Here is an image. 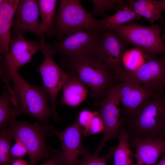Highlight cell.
Instances as JSON below:
<instances>
[{
    "mask_svg": "<svg viewBox=\"0 0 165 165\" xmlns=\"http://www.w3.org/2000/svg\"><path fill=\"white\" fill-rule=\"evenodd\" d=\"M122 119V128L128 135L129 142L137 139H164L165 91L155 93Z\"/></svg>",
    "mask_w": 165,
    "mask_h": 165,
    "instance_id": "obj_1",
    "label": "cell"
},
{
    "mask_svg": "<svg viewBox=\"0 0 165 165\" xmlns=\"http://www.w3.org/2000/svg\"><path fill=\"white\" fill-rule=\"evenodd\" d=\"M19 0H0V44L2 55H7L9 49L11 30Z\"/></svg>",
    "mask_w": 165,
    "mask_h": 165,
    "instance_id": "obj_17",
    "label": "cell"
},
{
    "mask_svg": "<svg viewBox=\"0 0 165 165\" xmlns=\"http://www.w3.org/2000/svg\"><path fill=\"white\" fill-rule=\"evenodd\" d=\"M118 139V145L113 153L114 165H132L134 154L130 148L128 135L122 128Z\"/></svg>",
    "mask_w": 165,
    "mask_h": 165,
    "instance_id": "obj_20",
    "label": "cell"
},
{
    "mask_svg": "<svg viewBox=\"0 0 165 165\" xmlns=\"http://www.w3.org/2000/svg\"><path fill=\"white\" fill-rule=\"evenodd\" d=\"M64 66L90 88L92 96L98 101L106 96L115 81L114 76L97 55L74 58Z\"/></svg>",
    "mask_w": 165,
    "mask_h": 165,
    "instance_id": "obj_3",
    "label": "cell"
},
{
    "mask_svg": "<svg viewBox=\"0 0 165 165\" xmlns=\"http://www.w3.org/2000/svg\"><path fill=\"white\" fill-rule=\"evenodd\" d=\"M8 165H30L23 158L14 159Z\"/></svg>",
    "mask_w": 165,
    "mask_h": 165,
    "instance_id": "obj_32",
    "label": "cell"
},
{
    "mask_svg": "<svg viewBox=\"0 0 165 165\" xmlns=\"http://www.w3.org/2000/svg\"><path fill=\"white\" fill-rule=\"evenodd\" d=\"M8 128L13 139H17L26 147L30 165H36L41 159L50 158L55 149L46 142L45 137L53 134V126L49 124L42 125L37 121L30 123L17 121L13 117L9 121Z\"/></svg>",
    "mask_w": 165,
    "mask_h": 165,
    "instance_id": "obj_4",
    "label": "cell"
},
{
    "mask_svg": "<svg viewBox=\"0 0 165 165\" xmlns=\"http://www.w3.org/2000/svg\"><path fill=\"white\" fill-rule=\"evenodd\" d=\"M142 51L135 48L125 52L122 59L127 70L133 71L138 68L145 62Z\"/></svg>",
    "mask_w": 165,
    "mask_h": 165,
    "instance_id": "obj_26",
    "label": "cell"
},
{
    "mask_svg": "<svg viewBox=\"0 0 165 165\" xmlns=\"http://www.w3.org/2000/svg\"><path fill=\"white\" fill-rule=\"evenodd\" d=\"M12 97L6 86L4 87L0 97V129L7 127L9 120L13 117Z\"/></svg>",
    "mask_w": 165,
    "mask_h": 165,
    "instance_id": "obj_23",
    "label": "cell"
},
{
    "mask_svg": "<svg viewBox=\"0 0 165 165\" xmlns=\"http://www.w3.org/2000/svg\"><path fill=\"white\" fill-rule=\"evenodd\" d=\"M94 8L90 13L92 15L103 14L107 10L115 9L118 11L120 8L126 7L124 1L120 0H92Z\"/></svg>",
    "mask_w": 165,
    "mask_h": 165,
    "instance_id": "obj_25",
    "label": "cell"
},
{
    "mask_svg": "<svg viewBox=\"0 0 165 165\" xmlns=\"http://www.w3.org/2000/svg\"><path fill=\"white\" fill-rule=\"evenodd\" d=\"M99 20L87 12L79 0H61L53 25V35L61 40L82 30L103 29Z\"/></svg>",
    "mask_w": 165,
    "mask_h": 165,
    "instance_id": "obj_5",
    "label": "cell"
},
{
    "mask_svg": "<svg viewBox=\"0 0 165 165\" xmlns=\"http://www.w3.org/2000/svg\"><path fill=\"white\" fill-rule=\"evenodd\" d=\"M13 140L8 127L0 130V165H8L14 159L10 154Z\"/></svg>",
    "mask_w": 165,
    "mask_h": 165,
    "instance_id": "obj_24",
    "label": "cell"
},
{
    "mask_svg": "<svg viewBox=\"0 0 165 165\" xmlns=\"http://www.w3.org/2000/svg\"><path fill=\"white\" fill-rule=\"evenodd\" d=\"M69 73L70 76L62 88V95L60 103L75 107L86 99L88 90L72 72Z\"/></svg>",
    "mask_w": 165,
    "mask_h": 165,
    "instance_id": "obj_18",
    "label": "cell"
},
{
    "mask_svg": "<svg viewBox=\"0 0 165 165\" xmlns=\"http://www.w3.org/2000/svg\"><path fill=\"white\" fill-rule=\"evenodd\" d=\"M14 140L15 143L10 149V155L13 159L23 158L28 154L27 148L20 141L17 139Z\"/></svg>",
    "mask_w": 165,
    "mask_h": 165,
    "instance_id": "obj_30",
    "label": "cell"
},
{
    "mask_svg": "<svg viewBox=\"0 0 165 165\" xmlns=\"http://www.w3.org/2000/svg\"><path fill=\"white\" fill-rule=\"evenodd\" d=\"M42 19L40 29L42 34L48 36L53 35V25L57 0H38Z\"/></svg>",
    "mask_w": 165,
    "mask_h": 165,
    "instance_id": "obj_19",
    "label": "cell"
},
{
    "mask_svg": "<svg viewBox=\"0 0 165 165\" xmlns=\"http://www.w3.org/2000/svg\"><path fill=\"white\" fill-rule=\"evenodd\" d=\"M104 130L103 122L98 113L92 119L85 136L98 134Z\"/></svg>",
    "mask_w": 165,
    "mask_h": 165,
    "instance_id": "obj_29",
    "label": "cell"
},
{
    "mask_svg": "<svg viewBox=\"0 0 165 165\" xmlns=\"http://www.w3.org/2000/svg\"><path fill=\"white\" fill-rule=\"evenodd\" d=\"M97 113L88 109L83 110L80 112L76 121L81 128L82 134L84 136L92 119Z\"/></svg>",
    "mask_w": 165,
    "mask_h": 165,
    "instance_id": "obj_28",
    "label": "cell"
},
{
    "mask_svg": "<svg viewBox=\"0 0 165 165\" xmlns=\"http://www.w3.org/2000/svg\"><path fill=\"white\" fill-rule=\"evenodd\" d=\"M120 101L116 91L113 85L106 96L96 104L99 107L98 112L104 125V134L101 141L94 154L98 155L107 142L114 138L118 139L122 127L121 116Z\"/></svg>",
    "mask_w": 165,
    "mask_h": 165,
    "instance_id": "obj_11",
    "label": "cell"
},
{
    "mask_svg": "<svg viewBox=\"0 0 165 165\" xmlns=\"http://www.w3.org/2000/svg\"><path fill=\"white\" fill-rule=\"evenodd\" d=\"M140 16L134 11L126 7L113 15L100 20L99 21L103 28H107L110 26L121 25L130 22Z\"/></svg>",
    "mask_w": 165,
    "mask_h": 165,
    "instance_id": "obj_22",
    "label": "cell"
},
{
    "mask_svg": "<svg viewBox=\"0 0 165 165\" xmlns=\"http://www.w3.org/2000/svg\"><path fill=\"white\" fill-rule=\"evenodd\" d=\"M132 4L134 11L147 19L151 25L156 21L162 18V10L155 0H139L133 1Z\"/></svg>",
    "mask_w": 165,
    "mask_h": 165,
    "instance_id": "obj_21",
    "label": "cell"
},
{
    "mask_svg": "<svg viewBox=\"0 0 165 165\" xmlns=\"http://www.w3.org/2000/svg\"><path fill=\"white\" fill-rule=\"evenodd\" d=\"M39 9L38 0L19 1L15 14L11 35L13 36L25 31L33 33L44 40L42 33L38 17Z\"/></svg>",
    "mask_w": 165,
    "mask_h": 165,
    "instance_id": "obj_13",
    "label": "cell"
},
{
    "mask_svg": "<svg viewBox=\"0 0 165 165\" xmlns=\"http://www.w3.org/2000/svg\"><path fill=\"white\" fill-rule=\"evenodd\" d=\"M129 142L130 146L135 149L134 157L138 165H155L165 152L164 139H137Z\"/></svg>",
    "mask_w": 165,
    "mask_h": 165,
    "instance_id": "obj_16",
    "label": "cell"
},
{
    "mask_svg": "<svg viewBox=\"0 0 165 165\" xmlns=\"http://www.w3.org/2000/svg\"><path fill=\"white\" fill-rule=\"evenodd\" d=\"M114 86L123 105V116H127L138 108L155 93L147 90L141 86L125 82H117Z\"/></svg>",
    "mask_w": 165,
    "mask_h": 165,
    "instance_id": "obj_15",
    "label": "cell"
},
{
    "mask_svg": "<svg viewBox=\"0 0 165 165\" xmlns=\"http://www.w3.org/2000/svg\"><path fill=\"white\" fill-rule=\"evenodd\" d=\"M155 165H165V152L161 160L158 163H156Z\"/></svg>",
    "mask_w": 165,
    "mask_h": 165,
    "instance_id": "obj_34",
    "label": "cell"
},
{
    "mask_svg": "<svg viewBox=\"0 0 165 165\" xmlns=\"http://www.w3.org/2000/svg\"><path fill=\"white\" fill-rule=\"evenodd\" d=\"M132 165H138L136 163H133Z\"/></svg>",
    "mask_w": 165,
    "mask_h": 165,
    "instance_id": "obj_36",
    "label": "cell"
},
{
    "mask_svg": "<svg viewBox=\"0 0 165 165\" xmlns=\"http://www.w3.org/2000/svg\"><path fill=\"white\" fill-rule=\"evenodd\" d=\"M162 41L165 45V28H164V32L162 36H161Z\"/></svg>",
    "mask_w": 165,
    "mask_h": 165,
    "instance_id": "obj_35",
    "label": "cell"
},
{
    "mask_svg": "<svg viewBox=\"0 0 165 165\" xmlns=\"http://www.w3.org/2000/svg\"><path fill=\"white\" fill-rule=\"evenodd\" d=\"M107 28L118 34L128 44L141 51L153 55L165 54V45L160 36L162 29L158 24L147 26L132 23Z\"/></svg>",
    "mask_w": 165,
    "mask_h": 165,
    "instance_id": "obj_7",
    "label": "cell"
},
{
    "mask_svg": "<svg viewBox=\"0 0 165 165\" xmlns=\"http://www.w3.org/2000/svg\"><path fill=\"white\" fill-rule=\"evenodd\" d=\"M44 59L38 68L44 88L50 102L51 117L55 121L60 120L56 110L57 95L70 76L68 73L54 61L53 56L56 54L51 45L44 40L40 41Z\"/></svg>",
    "mask_w": 165,
    "mask_h": 165,
    "instance_id": "obj_8",
    "label": "cell"
},
{
    "mask_svg": "<svg viewBox=\"0 0 165 165\" xmlns=\"http://www.w3.org/2000/svg\"><path fill=\"white\" fill-rule=\"evenodd\" d=\"M115 79L140 85L153 93L165 91V56L152 54L148 61L135 70L123 68Z\"/></svg>",
    "mask_w": 165,
    "mask_h": 165,
    "instance_id": "obj_6",
    "label": "cell"
},
{
    "mask_svg": "<svg viewBox=\"0 0 165 165\" xmlns=\"http://www.w3.org/2000/svg\"><path fill=\"white\" fill-rule=\"evenodd\" d=\"M53 134L61 142L63 165H76L79 157L89 152L82 145V130L77 121L61 131L54 130Z\"/></svg>",
    "mask_w": 165,
    "mask_h": 165,
    "instance_id": "obj_14",
    "label": "cell"
},
{
    "mask_svg": "<svg viewBox=\"0 0 165 165\" xmlns=\"http://www.w3.org/2000/svg\"><path fill=\"white\" fill-rule=\"evenodd\" d=\"M40 165H63L61 151L56 149L50 159Z\"/></svg>",
    "mask_w": 165,
    "mask_h": 165,
    "instance_id": "obj_31",
    "label": "cell"
},
{
    "mask_svg": "<svg viewBox=\"0 0 165 165\" xmlns=\"http://www.w3.org/2000/svg\"><path fill=\"white\" fill-rule=\"evenodd\" d=\"M12 37L10 41L8 54L3 55L1 60L0 74L5 83L11 81L12 72H18L20 68L31 61L37 51L42 50L40 42L26 39L23 33H19Z\"/></svg>",
    "mask_w": 165,
    "mask_h": 165,
    "instance_id": "obj_10",
    "label": "cell"
},
{
    "mask_svg": "<svg viewBox=\"0 0 165 165\" xmlns=\"http://www.w3.org/2000/svg\"><path fill=\"white\" fill-rule=\"evenodd\" d=\"M103 29L77 31L54 42L51 45L56 54L59 53L61 55L64 66L70 61L79 57L97 55Z\"/></svg>",
    "mask_w": 165,
    "mask_h": 165,
    "instance_id": "obj_9",
    "label": "cell"
},
{
    "mask_svg": "<svg viewBox=\"0 0 165 165\" xmlns=\"http://www.w3.org/2000/svg\"><path fill=\"white\" fill-rule=\"evenodd\" d=\"M13 87H7L12 97L13 115L15 117L22 114L29 115L49 124L51 117L48 96L44 88L31 84L23 79L18 72H13L11 75Z\"/></svg>",
    "mask_w": 165,
    "mask_h": 165,
    "instance_id": "obj_2",
    "label": "cell"
},
{
    "mask_svg": "<svg viewBox=\"0 0 165 165\" xmlns=\"http://www.w3.org/2000/svg\"><path fill=\"white\" fill-rule=\"evenodd\" d=\"M115 148H112L107 154L100 157L98 155L87 152L83 155L81 159L78 160L76 165H107V160L113 155Z\"/></svg>",
    "mask_w": 165,
    "mask_h": 165,
    "instance_id": "obj_27",
    "label": "cell"
},
{
    "mask_svg": "<svg viewBox=\"0 0 165 165\" xmlns=\"http://www.w3.org/2000/svg\"><path fill=\"white\" fill-rule=\"evenodd\" d=\"M128 44L117 33L108 28L102 30L97 56L114 77L123 69L122 59Z\"/></svg>",
    "mask_w": 165,
    "mask_h": 165,
    "instance_id": "obj_12",
    "label": "cell"
},
{
    "mask_svg": "<svg viewBox=\"0 0 165 165\" xmlns=\"http://www.w3.org/2000/svg\"><path fill=\"white\" fill-rule=\"evenodd\" d=\"M157 5L162 10L165 11V0H155Z\"/></svg>",
    "mask_w": 165,
    "mask_h": 165,
    "instance_id": "obj_33",
    "label": "cell"
}]
</instances>
